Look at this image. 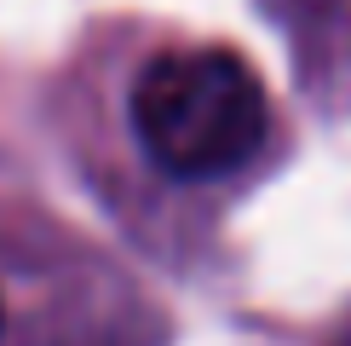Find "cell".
Returning <instances> with one entry per match:
<instances>
[{
	"instance_id": "1",
	"label": "cell",
	"mask_w": 351,
	"mask_h": 346,
	"mask_svg": "<svg viewBox=\"0 0 351 346\" xmlns=\"http://www.w3.org/2000/svg\"><path fill=\"white\" fill-rule=\"evenodd\" d=\"M133 122L156 168L179 179L237 173L265 144L271 110L259 76L225 47H179L144 64Z\"/></svg>"
}]
</instances>
